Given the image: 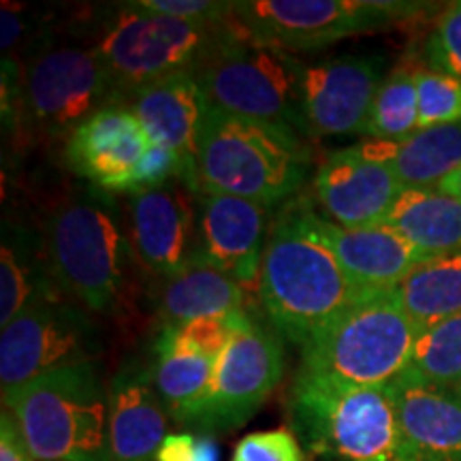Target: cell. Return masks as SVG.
<instances>
[{
    "label": "cell",
    "mask_w": 461,
    "mask_h": 461,
    "mask_svg": "<svg viewBox=\"0 0 461 461\" xmlns=\"http://www.w3.org/2000/svg\"><path fill=\"white\" fill-rule=\"evenodd\" d=\"M400 297L419 333L461 312V250L419 265L402 282Z\"/></svg>",
    "instance_id": "cell-26"
},
{
    "label": "cell",
    "mask_w": 461,
    "mask_h": 461,
    "mask_svg": "<svg viewBox=\"0 0 461 461\" xmlns=\"http://www.w3.org/2000/svg\"><path fill=\"white\" fill-rule=\"evenodd\" d=\"M414 71L400 65L380 84L366 132L372 141H400L419 131V95Z\"/></svg>",
    "instance_id": "cell-29"
},
{
    "label": "cell",
    "mask_w": 461,
    "mask_h": 461,
    "mask_svg": "<svg viewBox=\"0 0 461 461\" xmlns=\"http://www.w3.org/2000/svg\"><path fill=\"white\" fill-rule=\"evenodd\" d=\"M103 333L88 310L68 297L45 299L0 333V384L20 387L43 374L99 359Z\"/></svg>",
    "instance_id": "cell-11"
},
{
    "label": "cell",
    "mask_w": 461,
    "mask_h": 461,
    "mask_svg": "<svg viewBox=\"0 0 461 461\" xmlns=\"http://www.w3.org/2000/svg\"><path fill=\"white\" fill-rule=\"evenodd\" d=\"M0 248V327L34 303L65 295L51 274L43 235L5 221Z\"/></svg>",
    "instance_id": "cell-23"
},
{
    "label": "cell",
    "mask_w": 461,
    "mask_h": 461,
    "mask_svg": "<svg viewBox=\"0 0 461 461\" xmlns=\"http://www.w3.org/2000/svg\"><path fill=\"white\" fill-rule=\"evenodd\" d=\"M285 376L282 338L258 321L235 333L216 361L210 389L177 423L199 431L241 428Z\"/></svg>",
    "instance_id": "cell-12"
},
{
    "label": "cell",
    "mask_w": 461,
    "mask_h": 461,
    "mask_svg": "<svg viewBox=\"0 0 461 461\" xmlns=\"http://www.w3.org/2000/svg\"><path fill=\"white\" fill-rule=\"evenodd\" d=\"M22 58L17 107L45 137L68 140L90 115L118 101L112 79L90 43L62 41L43 32Z\"/></svg>",
    "instance_id": "cell-9"
},
{
    "label": "cell",
    "mask_w": 461,
    "mask_h": 461,
    "mask_svg": "<svg viewBox=\"0 0 461 461\" xmlns=\"http://www.w3.org/2000/svg\"><path fill=\"white\" fill-rule=\"evenodd\" d=\"M257 288L272 330L299 346L361 291L327 240L322 216L303 199L288 201L274 218Z\"/></svg>",
    "instance_id": "cell-1"
},
{
    "label": "cell",
    "mask_w": 461,
    "mask_h": 461,
    "mask_svg": "<svg viewBox=\"0 0 461 461\" xmlns=\"http://www.w3.org/2000/svg\"><path fill=\"white\" fill-rule=\"evenodd\" d=\"M419 11L414 3L372 0H240L233 22L246 41L299 54L376 32Z\"/></svg>",
    "instance_id": "cell-10"
},
{
    "label": "cell",
    "mask_w": 461,
    "mask_h": 461,
    "mask_svg": "<svg viewBox=\"0 0 461 461\" xmlns=\"http://www.w3.org/2000/svg\"><path fill=\"white\" fill-rule=\"evenodd\" d=\"M436 188L442 190V193L451 194V197L461 199V165L451 173V176L445 177V180L438 184Z\"/></svg>",
    "instance_id": "cell-37"
},
{
    "label": "cell",
    "mask_w": 461,
    "mask_h": 461,
    "mask_svg": "<svg viewBox=\"0 0 461 461\" xmlns=\"http://www.w3.org/2000/svg\"><path fill=\"white\" fill-rule=\"evenodd\" d=\"M419 95V129L461 124V82L428 67L414 71Z\"/></svg>",
    "instance_id": "cell-31"
},
{
    "label": "cell",
    "mask_w": 461,
    "mask_h": 461,
    "mask_svg": "<svg viewBox=\"0 0 461 461\" xmlns=\"http://www.w3.org/2000/svg\"><path fill=\"white\" fill-rule=\"evenodd\" d=\"M235 37L241 32L233 20L221 26L190 24L124 3L103 20L90 45L99 54L118 101H124L158 79L194 73Z\"/></svg>",
    "instance_id": "cell-7"
},
{
    "label": "cell",
    "mask_w": 461,
    "mask_h": 461,
    "mask_svg": "<svg viewBox=\"0 0 461 461\" xmlns=\"http://www.w3.org/2000/svg\"><path fill=\"white\" fill-rule=\"evenodd\" d=\"M288 417L299 442L333 461H402V428L389 384L350 387L297 374Z\"/></svg>",
    "instance_id": "cell-5"
},
{
    "label": "cell",
    "mask_w": 461,
    "mask_h": 461,
    "mask_svg": "<svg viewBox=\"0 0 461 461\" xmlns=\"http://www.w3.org/2000/svg\"><path fill=\"white\" fill-rule=\"evenodd\" d=\"M451 391H453V393H455V395H457V397H459V400H461V378L457 380V384H455V387H453Z\"/></svg>",
    "instance_id": "cell-38"
},
{
    "label": "cell",
    "mask_w": 461,
    "mask_h": 461,
    "mask_svg": "<svg viewBox=\"0 0 461 461\" xmlns=\"http://www.w3.org/2000/svg\"><path fill=\"white\" fill-rule=\"evenodd\" d=\"M107 461H157L169 412L148 367L129 363L107 387Z\"/></svg>",
    "instance_id": "cell-18"
},
{
    "label": "cell",
    "mask_w": 461,
    "mask_h": 461,
    "mask_svg": "<svg viewBox=\"0 0 461 461\" xmlns=\"http://www.w3.org/2000/svg\"><path fill=\"white\" fill-rule=\"evenodd\" d=\"M0 461H34L17 420L7 408L0 412Z\"/></svg>",
    "instance_id": "cell-36"
},
{
    "label": "cell",
    "mask_w": 461,
    "mask_h": 461,
    "mask_svg": "<svg viewBox=\"0 0 461 461\" xmlns=\"http://www.w3.org/2000/svg\"><path fill=\"white\" fill-rule=\"evenodd\" d=\"M406 188H436L461 165V124L419 129L400 141H366Z\"/></svg>",
    "instance_id": "cell-25"
},
{
    "label": "cell",
    "mask_w": 461,
    "mask_h": 461,
    "mask_svg": "<svg viewBox=\"0 0 461 461\" xmlns=\"http://www.w3.org/2000/svg\"><path fill=\"white\" fill-rule=\"evenodd\" d=\"M305 451L291 428L255 431L241 438L230 461H303Z\"/></svg>",
    "instance_id": "cell-33"
},
{
    "label": "cell",
    "mask_w": 461,
    "mask_h": 461,
    "mask_svg": "<svg viewBox=\"0 0 461 461\" xmlns=\"http://www.w3.org/2000/svg\"><path fill=\"white\" fill-rule=\"evenodd\" d=\"M461 378V312L419 333L411 361L397 380L451 391Z\"/></svg>",
    "instance_id": "cell-28"
},
{
    "label": "cell",
    "mask_w": 461,
    "mask_h": 461,
    "mask_svg": "<svg viewBox=\"0 0 461 461\" xmlns=\"http://www.w3.org/2000/svg\"><path fill=\"white\" fill-rule=\"evenodd\" d=\"M126 229L113 194L92 184L62 199L45 224L51 274L90 314L112 312L122 295L126 263L135 258Z\"/></svg>",
    "instance_id": "cell-2"
},
{
    "label": "cell",
    "mask_w": 461,
    "mask_h": 461,
    "mask_svg": "<svg viewBox=\"0 0 461 461\" xmlns=\"http://www.w3.org/2000/svg\"><path fill=\"white\" fill-rule=\"evenodd\" d=\"M34 461H107L109 395L99 363H79L3 391Z\"/></svg>",
    "instance_id": "cell-6"
},
{
    "label": "cell",
    "mask_w": 461,
    "mask_h": 461,
    "mask_svg": "<svg viewBox=\"0 0 461 461\" xmlns=\"http://www.w3.org/2000/svg\"><path fill=\"white\" fill-rule=\"evenodd\" d=\"M272 207L230 194L199 193V255L241 286H258Z\"/></svg>",
    "instance_id": "cell-17"
},
{
    "label": "cell",
    "mask_w": 461,
    "mask_h": 461,
    "mask_svg": "<svg viewBox=\"0 0 461 461\" xmlns=\"http://www.w3.org/2000/svg\"><path fill=\"white\" fill-rule=\"evenodd\" d=\"M327 240L357 288H397L419 265L429 261L389 224L339 227L322 218Z\"/></svg>",
    "instance_id": "cell-20"
},
{
    "label": "cell",
    "mask_w": 461,
    "mask_h": 461,
    "mask_svg": "<svg viewBox=\"0 0 461 461\" xmlns=\"http://www.w3.org/2000/svg\"><path fill=\"white\" fill-rule=\"evenodd\" d=\"M384 75L378 54H344L305 71L303 113L308 137L366 132Z\"/></svg>",
    "instance_id": "cell-14"
},
{
    "label": "cell",
    "mask_w": 461,
    "mask_h": 461,
    "mask_svg": "<svg viewBox=\"0 0 461 461\" xmlns=\"http://www.w3.org/2000/svg\"><path fill=\"white\" fill-rule=\"evenodd\" d=\"M216 361L212 357L180 348L165 333L158 336L149 374L160 402L176 423L203 400L214 378Z\"/></svg>",
    "instance_id": "cell-27"
},
{
    "label": "cell",
    "mask_w": 461,
    "mask_h": 461,
    "mask_svg": "<svg viewBox=\"0 0 461 461\" xmlns=\"http://www.w3.org/2000/svg\"><path fill=\"white\" fill-rule=\"evenodd\" d=\"M149 146L140 120L126 103H109L84 124H79L65 143L67 167L75 176L107 193H129L137 167Z\"/></svg>",
    "instance_id": "cell-16"
},
{
    "label": "cell",
    "mask_w": 461,
    "mask_h": 461,
    "mask_svg": "<svg viewBox=\"0 0 461 461\" xmlns=\"http://www.w3.org/2000/svg\"><path fill=\"white\" fill-rule=\"evenodd\" d=\"M122 103L140 120L149 143L171 148L194 160L210 103L193 73H177L143 86Z\"/></svg>",
    "instance_id": "cell-19"
},
{
    "label": "cell",
    "mask_w": 461,
    "mask_h": 461,
    "mask_svg": "<svg viewBox=\"0 0 461 461\" xmlns=\"http://www.w3.org/2000/svg\"><path fill=\"white\" fill-rule=\"evenodd\" d=\"M310 163V149L297 132L210 107L194 173L201 194H230L274 207L302 188Z\"/></svg>",
    "instance_id": "cell-3"
},
{
    "label": "cell",
    "mask_w": 461,
    "mask_h": 461,
    "mask_svg": "<svg viewBox=\"0 0 461 461\" xmlns=\"http://www.w3.org/2000/svg\"><path fill=\"white\" fill-rule=\"evenodd\" d=\"M305 71L308 65L295 54L235 37L193 75L212 109L308 137Z\"/></svg>",
    "instance_id": "cell-8"
},
{
    "label": "cell",
    "mask_w": 461,
    "mask_h": 461,
    "mask_svg": "<svg viewBox=\"0 0 461 461\" xmlns=\"http://www.w3.org/2000/svg\"><path fill=\"white\" fill-rule=\"evenodd\" d=\"M140 9L152 14L190 22V24L221 26L233 20V3H214V0H132Z\"/></svg>",
    "instance_id": "cell-34"
},
{
    "label": "cell",
    "mask_w": 461,
    "mask_h": 461,
    "mask_svg": "<svg viewBox=\"0 0 461 461\" xmlns=\"http://www.w3.org/2000/svg\"><path fill=\"white\" fill-rule=\"evenodd\" d=\"M402 461H461V400L448 389L393 380Z\"/></svg>",
    "instance_id": "cell-21"
},
{
    "label": "cell",
    "mask_w": 461,
    "mask_h": 461,
    "mask_svg": "<svg viewBox=\"0 0 461 461\" xmlns=\"http://www.w3.org/2000/svg\"><path fill=\"white\" fill-rule=\"evenodd\" d=\"M216 440L207 434H167L157 453V461H218Z\"/></svg>",
    "instance_id": "cell-35"
},
{
    "label": "cell",
    "mask_w": 461,
    "mask_h": 461,
    "mask_svg": "<svg viewBox=\"0 0 461 461\" xmlns=\"http://www.w3.org/2000/svg\"><path fill=\"white\" fill-rule=\"evenodd\" d=\"M252 321L255 319L246 310H240V312L233 314L205 316V319L188 321L177 327H163L160 333H165L180 348L218 359L222 355V350L227 348L230 338L250 325Z\"/></svg>",
    "instance_id": "cell-30"
},
{
    "label": "cell",
    "mask_w": 461,
    "mask_h": 461,
    "mask_svg": "<svg viewBox=\"0 0 461 461\" xmlns=\"http://www.w3.org/2000/svg\"><path fill=\"white\" fill-rule=\"evenodd\" d=\"M246 288L227 272L197 255L169 278L160 280L157 291V316L163 327H177L205 316L240 312Z\"/></svg>",
    "instance_id": "cell-22"
},
{
    "label": "cell",
    "mask_w": 461,
    "mask_h": 461,
    "mask_svg": "<svg viewBox=\"0 0 461 461\" xmlns=\"http://www.w3.org/2000/svg\"><path fill=\"white\" fill-rule=\"evenodd\" d=\"M129 238L135 261L165 280L199 255V193L182 177L129 194Z\"/></svg>",
    "instance_id": "cell-13"
},
{
    "label": "cell",
    "mask_w": 461,
    "mask_h": 461,
    "mask_svg": "<svg viewBox=\"0 0 461 461\" xmlns=\"http://www.w3.org/2000/svg\"><path fill=\"white\" fill-rule=\"evenodd\" d=\"M403 190L393 169L363 143L327 154L314 177L316 199L339 227L384 222Z\"/></svg>",
    "instance_id": "cell-15"
},
{
    "label": "cell",
    "mask_w": 461,
    "mask_h": 461,
    "mask_svg": "<svg viewBox=\"0 0 461 461\" xmlns=\"http://www.w3.org/2000/svg\"><path fill=\"white\" fill-rule=\"evenodd\" d=\"M384 224L428 258L461 250V199L438 188H406Z\"/></svg>",
    "instance_id": "cell-24"
},
{
    "label": "cell",
    "mask_w": 461,
    "mask_h": 461,
    "mask_svg": "<svg viewBox=\"0 0 461 461\" xmlns=\"http://www.w3.org/2000/svg\"><path fill=\"white\" fill-rule=\"evenodd\" d=\"M414 342L400 288H363L302 346L297 374L350 387L389 384L406 370Z\"/></svg>",
    "instance_id": "cell-4"
},
{
    "label": "cell",
    "mask_w": 461,
    "mask_h": 461,
    "mask_svg": "<svg viewBox=\"0 0 461 461\" xmlns=\"http://www.w3.org/2000/svg\"><path fill=\"white\" fill-rule=\"evenodd\" d=\"M425 65L431 71L461 82V0L436 17L423 45Z\"/></svg>",
    "instance_id": "cell-32"
}]
</instances>
